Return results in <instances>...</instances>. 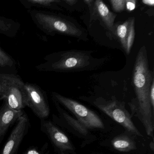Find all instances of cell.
<instances>
[{
  "mask_svg": "<svg viewBox=\"0 0 154 154\" xmlns=\"http://www.w3.org/2000/svg\"><path fill=\"white\" fill-rule=\"evenodd\" d=\"M153 80V72L149 66L146 48L143 46L138 52L132 74L136 97L128 103V105L131 117L137 118L144 126L147 135L153 138L154 109L150 103L149 94Z\"/></svg>",
  "mask_w": 154,
  "mask_h": 154,
  "instance_id": "cell-1",
  "label": "cell"
},
{
  "mask_svg": "<svg viewBox=\"0 0 154 154\" xmlns=\"http://www.w3.org/2000/svg\"><path fill=\"white\" fill-rule=\"evenodd\" d=\"M93 51L67 50L54 52L44 57L45 62L36 66L39 72H72L93 70L103 59L93 57Z\"/></svg>",
  "mask_w": 154,
  "mask_h": 154,
  "instance_id": "cell-2",
  "label": "cell"
},
{
  "mask_svg": "<svg viewBox=\"0 0 154 154\" xmlns=\"http://www.w3.org/2000/svg\"><path fill=\"white\" fill-rule=\"evenodd\" d=\"M37 27L48 35H63L79 40H87V31L73 18L60 13L41 10H28Z\"/></svg>",
  "mask_w": 154,
  "mask_h": 154,
  "instance_id": "cell-3",
  "label": "cell"
},
{
  "mask_svg": "<svg viewBox=\"0 0 154 154\" xmlns=\"http://www.w3.org/2000/svg\"><path fill=\"white\" fill-rule=\"evenodd\" d=\"M0 83L3 87L2 97L9 106L17 111H22L26 107L25 83L17 76L0 73Z\"/></svg>",
  "mask_w": 154,
  "mask_h": 154,
  "instance_id": "cell-4",
  "label": "cell"
},
{
  "mask_svg": "<svg viewBox=\"0 0 154 154\" xmlns=\"http://www.w3.org/2000/svg\"><path fill=\"white\" fill-rule=\"evenodd\" d=\"M93 104L129 132L136 136L142 137L132 122L131 115L125 108L124 103L115 99L106 100L99 97L93 102Z\"/></svg>",
  "mask_w": 154,
  "mask_h": 154,
  "instance_id": "cell-5",
  "label": "cell"
},
{
  "mask_svg": "<svg viewBox=\"0 0 154 154\" xmlns=\"http://www.w3.org/2000/svg\"><path fill=\"white\" fill-rule=\"evenodd\" d=\"M52 95L54 101L68 109L75 116L76 119L88 129L104 128V124L100 118L84 105L55 92H52Z\"/></svg>",
  "mask_w": 154,
  "mask_h": 154,
  "instance_id": "cell-6",
  "label": "cell"
},
{
  "mask_svg": "<svg viewBox=\"0 0 154 154\" xmlns=\"http://www.w3.org/2000/svg\"><path fill=\"white\" fill-rule=\"evenodd\" d=\"M26 107L30 108L40 120L46 119L50 114V108L46 93L37 85L26 82Z\"/></svg>",
  "mask_w": 154,
  "mask_h": 154,
  "instance_id": "cell-7",
  "label": "cell"
},
{
  "mask_svg": "<svg viewBox=\"0 0 154 154\" xmlns=\"http://www.w3.org/2000/svg\"><path fill=\"white\" fill-rule=\"evenodd\" d=\"M16 122V126L0 154H16L24 137L27 133L29 121L26 113L24 112Z\"/></svg>",
  "mask_w": 154,
  "mask_h": 154,
  "instance_id": "cell-8",
  "label": "cell"
},
{
  "mask_svg": "<svg viewBox=\"0 0 154 154\" xmlns=\"http://www.w3.org/2000/svg\"><path fill=\"white\" fill-rule=\"evenodd\" d=\"M40 128L61 151H73L74 147L67 136L52 121L41 120Z\"/></svg>",
  "mask_w": 154,
  "mask_h": 154,
  "instance_id": "cell-9",
  "label": "cell"
},
{
  "mask_svg": "<svg viewBox=\"0 0 154 154\" xmlns=\"http://www.w3.org/2000/svg\"><path fill=\"white\" fill-rule=\"evenodd\" d=\"M94 18L100 20L105 29L112 35H115L116 26L114 24L117 15L112 12L101 0L94 1L92 6Z\"/></svg>",
  "mask_w": 154,
  "mask_h": 154,
  "instance_id": "cell-10",
  "label": "cell"
},
{
  "mask_svg": "<svg viewBox=\"0 0 154 154\" xmlns=\"http://www.w3.org/2000/svg\"><path fill=\"white\" fill-rule=\"evenodd\" d=\"M23 111L13 109L6 102L0 108V142L11 126L17 122L23 114Z\"/></svg>",
  "mask_w": 154,
  "mask_h": 154,
  "instance_id": "cell-11",
  "label": "cell"
},
{
  "mask_svg": "<svg viewBox=\"0 0 154 154\" xmlns=\"http://www.w3.org/2000/svg\"><path fill=\"white\" fill-rule=\"evenodd\" d=\"M21 4L28 10L43 8L62 11L63 8L57 4L58 0H20Z\"/></svg>",
  "mask_w": 154,
  "mask_h": 154,
  "instance_id": "cell-12",
  "label": "cell"
},
{
  "mask_svg": "<svg viewBox=\"0 0 154 154\" xmlns=\"http://www.w3.org/2000/svg\"><path fill=\"white\" fill-rule=\"evenodd\" d=\"M20 28V24L17 21L0 16V34L8 37H15Z\"/></svg>",
  "mask_w": 154,
  "mask_h": 154,
  "instance_id": "cell-13",
  "label": "cell"
},
{
  "mask_svg": "<svg viewBox=\"0 0 154 154\" xmlns=\"http://www.w3.org/2000/svg\"><path fill=\"white\" fill-rule=\"evenodd\" d=\"M112 145L115 149L120 152H129L137 149L134 140L126 135L115 137L112 140Z\"/></svg>",
  "mask_w": 154,
  "mask_h": 154,
  "instance_id": "cell-14",
  "label": "cell"
},
{
  "mask_svg": "<svg viewBox=\"0 0 154 154\" xmlns=\"http://www.w3.org/2000/svg\"><path fill=\"white\" fill-rule=\"evenodd\" d=\"M131 19V18H129L122 24L116 26L115 35H117L122 47L125 52L127 50V39Z\"/></svg>",
  "mask_w": 154,
  "mask_h": 154,
  "instance_id": "cell-15",
  "label": "cell"
},
{
  "mask_svg": "<svg viewBox=\"0 0 154 154\" xmlns=\"http://www.w3.org/2000/svg\"><path fill=\"white\" fill-rule=\"evenodd\" d=\"M54 102L55 103L56 107L57 109V111L59 112V113L61 114L62 117L68 122V124H70L75 130L77 131L82 135H85L88 133V129L85 126H84L77 119H73V118L71 117L70 115L67 114L66 112H64L63 110L59 107L58 103L56 102Z\"/></svg>",
  "mask_w": 154,
  "mask_h": 154,
  "instance_id": "cell-16",
  "label": "cell"
},
{
  "mask_svg": "<svg viewBox=\"0 0 154 154\" xmlns=\"http://www.w3.org/2000/svg\"><path fill=\"white\" fill-rule=\"evenodd\" d=\"M135 36V18L133 17L131 19L127 39V50L126 53L127 54H129L130 53L131 50L134 43Z\"/></svg>",
  "mask_w": 154,
  "mask_h": 154,
  "instance_id": "cell-17",
  "label": "cell"
},
{
  "mask_svg": "<svg viewBox=\"0 0 154 154\" xmlns=\"http://www.w3.org/2000/svg\"><path fill=\"white\" fill-rule=\"evenodd\" d=\"M14 64L13 58L0 47V67H11Z\"/></svg>",
  "mask_w": 154,
  "mask_h": 154,
  "instance_id": "cell-18",
  "label": "cell"
},
{
  "mask_svg": "<svg viewBox=\"0 0 154 154\" xmlns=\"http://www.w3.org/2000/svg\"><path fill=\"white\" fill-rule=\"evenodd\" d=\"M109 2L115 12H122L125 9L126 0H110Z\"/></svg>",
  "mask_w": 154,
  "mask_h": 154,
  "instance_id": "cell-19",
  "label": "cell"
},
{
  "mask_svg": "<svg viewBox=\"0 0 154 154\" xmlns=\"http://www.w3.org/2000/svg\"><path fill=\"white\" fill-rule=\"evenodd\" d=\"M137 1L136 0H126L125 8L127 11L131 12L135 9L136 7Z\"/></svg>",
  "mask_w": 154,
  "mask_h": 154,
  "instance_id": "cell-20",
  "label": "cell"
},
{
  "mask_svg": "<svg viewBox=\"0 0 154 154\" xmlns=\"http://www.w3.org/2000/svg\"><path fill=\"white\" fill-rule=\"evenodd\" d=\"M149 99L152 108L154 109V80L151 84L149 94Z\"/></svg>",
  "mask_w": 154,
  "mask_h": 154,
  "instance_id": "cell-21",
  "label": "cell"
},
{
  "mask_svg": "<svg viewBox=\"0 0 154 154\" xmlns=\"http://www.w3.org/2000/svg\"><path fill=\"white\" fill-rule=\"evenodd\" d=\"M23 154H45L44 153L37 149L36 148H30L29 149H27L24 152Z\"/></svg>",
  "mask_w": 154,
  "mask_h": 154,
  "instance_id": "cell-22",
  "label": "cell"
},
{
  "mask_svg": "<svg viewBox=\"0 0 154 154\" xmlns=\"http://www.w3.org/2000/svg\"><path fill=\"white\" fill-rule=\"evenodd\" d=\"M142 2L144 5L153 7L154 6V0H142Z\"/></svg>",
  "mask_w": 154,
  "mask_h": 154,
  "instance_id": "cell-23",
  "label": "cell"
},
{
  "mask_svg": "<svg viewBox=\"0 0 154 154\" xmlns=\"http://www.w3.org/2000/svg\"><path fill=\"white\" fill-rule=\"evenodd\" d=\"M151 144H152V145H150V148L152 149V150H154V142L153 141H152V142H151Z\"/></svg>",
  "mask_w": 154,
  "mask_h": 154,
  "instance_id": "cell-24",
  "label": "cell"
},
{
  "mask_svg": "<svg viewBox=\"0 0 154 154\" xmlns=\"http://www.w3.org/2000/svg\"><path fill=\"white\" fill-rule=\"evenodd\" d=\"M60 152H61V153H60V154H65L64 152H63V151H60Z\"/></svg>",
  "mask_w": 154,
  "mask_h": 154,
  "instance_id": "cell-25",
  "label": "cell"
}]
</instances>
